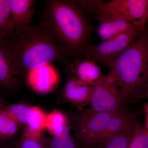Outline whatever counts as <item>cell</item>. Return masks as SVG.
<instances>
[{
  "mask_svg": "<svg viewBox=\"0 0 148 148\" xmlns=\"http://www.w3.org/2000/svg\"><path fill=\"white\" fill-rule=\"evenodd\" d=\"M10 36L11 18L8 0H0V39L6 40Z\"/></svg>",
  "mask_w": 148,
  "mask_h": 148,
  "instance_id": "obj_20",
  "label": "cell"
},
{
  "mask_svg": "<svg viewBox=\"0 0 148 148\" xmlns=\"http://www.w3.org/2000/svg\"><path fill=\"white\" fill-rule=\"evenodd\" d=\"M26 76L33 90L42 94L53 90L58 80L57 73L46 65L33 70Z\"/></svg>",
  "mask_w": 148,
  "mask_h": 148,
  "instance_id": "obj_12",
  "label": "cell"
},
{
  "mask_svg": "<svg viewBox=\"0 0 148 148\" xmlns=\"http://www.w3.org/2000/svg\"><path fill=\"white\" fill-rule=\"evenodd\" d=\"M18 77L16 75L5 40L0 39V86L12 89L17 86Z\"/></svg>",
  "mask_w": 148,
  "mask_h": 148,
  "instance_id": "obj_13",
  "label": "cell"
},
{
  "mask_svg": "<svg viewBox=\"0 0 148 148\" xmlns=\"http://www.w3.org/2000/svg\"><path fill=\"white\" fill-rule=\"evenodd\" d=\"M127 148H148V135L138 120L135 123Z\"/></svg>",
  "mask_w": 148,
  "mask_h": 148,
  "instance_id": "obj_22",
  "label": "cell"
},
{
  "mask_svg": "<svg viewBox=\"0 0 148 148\" xmlns=\"http://www.w3.org/2000/svg\"><path fill=\"white\" fill-rule=\"evenodd\" d=\"M41 23L53 35L69 61L82 56L90 45L92 26L77 1H46Z\"/></svg>",
  "mask_w": 148,
  "mask_h": 148,
  "instance_id": "obj_1",
  "label": "cell"
},
{
  "mask_svg": "<svg viewBox=\"0 0 148 148\" xmlns=\"http://www.w3.org/2000/svg\"><path fill=\"white\" fill-rule=\"evenodd\" d=\"M86 6L90 13L96 11L104 12L131 21L142 32L145 30L148 17L147 0L87 1Z\"/></svg>",
  "mask_w": 148,
  "mask_h": 148,
  "instance_id": "obj_4",
  "label": "cell"
},
{
  "mask_svg": "<svg viewBox=\"0 0 148 148\" xmlns=\"http://www.w3.org/2000/svg\"><path fill=\"white\" fill-rule=\"evenodd\" d=\"M66 66L68 75H73L83 82L93 87L105 76L97 63L85 56L71 60Z\"/></svg>",
  "mask_w": 148,
  "mask_h": 148,
  "instance_id": "obj_9",
  "label": "cell"
},
{
  "mask_svg": "<svg viewBox=\"0 0 148 148\" xmlns=\"http://www.w3.org/2000/svg\"><path fill=\"white\" fill-rule=\"evenodd\" d=\"M12 145L13 148H48L40 138H35L24 132Z\"/></svg>",
  "mask_w": 148,
  "mask_h": 148,
  "instance_id": "obj_23",
  "label": "cell"
},
{
  "mask_svg": "<svg viewBox=\"0 0 148 148\" xmlns=\"http://www.w3.org/2000/svg\"><path fill=\"white\" fill-rule=\"evenodd\" d=\"M36 2L35 0H8L11 18L10 38L30 25Z\"/></svg>",
  "mask_w": 148,
  "mask_h": 148,
  "instance_id": "obj_11",
  "label": "cell"
},
{
  "mask_svg": "<svg viewBox=\"0 0 148 148\" xmlns=\"http://www.w3.org/2000/svg\"><path fill=\"white\" fill-rule=\"evenodd\" d=\"M145 32L146 34H147V36L148 37V32H146L145 31Z\"/></svg>",
  "mask_w": 148,
  "mask_h": 148,
  "instance_id": "obj_28",
  "label": "cell"
},
{
  "mask_svg": "<svg viewBox=\"0 0 148 148\" xmlns=\"http://www.w3.org/2000/svg\"><path fill=\"white\" fill-rule=\"evenodd\" d=\"M117 112H96L89 108L83 111L75 120L77 148H91L98 145L110 119Z\"/></svg>",
  "mask_w": 148,
  "mask_h": 148,
  "instance_id": "obj_5",
  "label": "cell"
},
{
  "mask_svg": "<svg viewBox=\"0 0 148 148\" xmlns=\"http://www.w3.org/2000/svg\"><path fill=\"white\" fill-rule=\"evenodd\" d=\"M94 13L98 19L97 34L101 42L137 27L131 21L104 12L96 11Z\"/></svg>",
  "mask_w": 148,
  "mask_h": 148,
  "instance_id": "obj_10",
  "label": "cell"
},
{
  "mask_svg": "<svg viewBox=\"0 0 148 148\" xmlns=\"http://www.w3.org/2000/svg\"><path fill=\"white\" fill-rule=\"evenodd\" d=\"M70 132V127L67 124L52 136L48 148H77L76 142L71 137Z\"/></svg>",
  "mask_w": 148,
  "mask_h": 148,
  "instance_id": "obj_19",
  "label": "cell"
},
{
  "mask_svg": "<svg viewBox=\"0 0 148 148\" xmlns=\"http://www.w3.org/2000/svg\"><path fill=\"white\" fill-rule=\"evenodd\" d=\"M143 99H148V86L146 88L145 90L143 92V97H142V100Z\"/></svg>",
  "mask_w": 148,
  "mask_h": 148,
  "instance_id": "obj_26",
  "label": "cell"
},
{
  "mask_svg": "<svg viewBox=\"0 0 148 148\" xmlns=\"http://www.w3.org/2000/svg\"><path fill=\"white\" fill-rule=\"evenodd\" d=\"M137 120L136 114H133L124 127L105 143L98 145V148H127Z\"/></svg>",
  "mask_w": 148,
  "mask_h": 148,
  "instance_id": "obj_14",
  "label": "cell"
},
{
  "mask_svg": "<svg viewBox=\"0 0 148 148\" xmlns=\"http://www.w3.org/2000/svg\"><path fill=\"white\" fill-rule=\"evenodd\" d=\"M147 5H148V17L147 19V24H146L145 30L146 32H148V0H147Z\"/></svg>",
  "mask_w": 148,
  "mask_h": 148,
  "instance_id": "obj_27",
  "label": "cell"
},
{
  "mask_svg": "<svg viewBox=\"0 0 148 148\" xmlns=\"http://www.w3.org/2000/svg\"><path fill=\"white\" fill-rule=\"evenodd\" d=\"M145 113V122L144 127L145 131L148 135V101L144 103L143 105Z\"/></svg>",
  "mask_w": 148,
  "mask_h": 148,
  "instance_id": "obj_24",
  "label": "cell"
},
{
  "mask_svg": "<svg viewBox=\"0 0 148 148\" xmlns=\"http://www.w3.org/2000/svg\"><path fill=\"white\" fill-rule=\"evenodd\" d=\"M90 110L96 112H117L126 108L120 90L106 75L94 87Z\"/></svg>",
  "mask_w": 148,
  "mask_h": 148,
  "instance_id": "obj_7",
  "label": "cell"
},
{
  "mask_svg": "<svg viewBox=\"0 0 148 148\" xmlns=\"http://www.w3.org/2000/svg\"><path fill=\"white\" fill-rule=\"evenodd\" d=\"M106 76L118 88L127 106L142 100L148 85V37L145 31L118 57Z\"/></svg>",
  "mask_w": 148,
  "mask_h": 148,
  "instance_id": "obj_3",
  "label": "cell"
},
{
  "mask_svg": "<svg viewBox=\"0 0 148 148\" xmlns=\"http://www.w3.org/2000/svg\"><path fill=\"white\" fill-rule=\"evenodd\" d=\"M67 124V118L61 111L56 110L47 115L45 128L52 136Z\"/></svg>",
  "mask_w": 148,
  "mask_h": 148,
  "instance_id": "obj_21",
  "label": "cell"
},
{
  "mask_svg": "<svg viewBox=\"0 0 148 148\" xmlns=\"http://www.w3.org/2000/svg\"><path fill=\"white\" fill-rule=\"evenodd\" d=\"M142 32L135 27L97 45H90L85 51L84 56L97 64L110 68L118 57L135 41Z\"/></svg>",
  "mask_w": 148,
  "mask_h": 148,
  "instance_id": "obj_6",
  "label": "cell"
},
{
  "mask_svg": "<svg viewBox=\"0 0 148 148\" xmlns=\"http://www.w3.org/2000/svg\"><path fill=\"white\" fill-rule=\"evenodd\" d=\"M47 115L39 108L35 107L30 122L23 132L33 137L40 138L41 134L45 128Z\"/></svg>",
  "mask_w": 148,
  "mask_h": 148,
  "instance_id": "obj_18",
  "label": "cell"
},
{
  "mask_svg": "<svg viewBox=\"0 0 148 148\" xmlns=\"http://www.w3.org/2000/svg\"><path fill=\"white\" fill-rule=\"evenodd\" d=\"M133 114L130 113L125 108L118 111L110 119L108 126L98 145L107 141L123 128L130 119Z\"/></svg>",
  "mask_w": 148,
  "mask_h": 148,
  "instance_id": "obj_15",
  "label": "cell"
},
{
  "mask_svg": "<svg viewBox=\"0 0 148 148\" xmlns=\"http://www.w3.org/2000/svg\"><path fill=\"white\" fill-rule=\"evenodd\" d=\"M14 69L18 77L56 61L67 65L53 35L41 22L29 25L5 40Z\"/></svg>",
  "mask_w": 148,
  "mask_h": 148,
  "instance_id": "obj_2",
  "label": "cell"
},
{
  "mask_svg": "<svg viewBox=\"0 0 148 148\" xmlns=\"http://www.w3.org/2000/svg\"><path fill=\"white\" fill-rule=\"evenodd\" d=\"M3 141L0 140V148H13L12 145L7 144Z\"/></svg>",
  "mask_w": 148,
  "mask_h": 148,
  "instance_id": "obj_25",
  "label": "cell"
},
{
  "mask_svg": "<svg viewBox=\"0 0 148 148\" xmlns=\"http://www.w3.org/2000/svg\"><path fill=\"white\" fill-rule=\"evenodd\" d=\"M34 107L21 103H14L3 106L4 108L21 126H27L29 124Z\"/></svg>",
  "mask_w": 148,
  "mask_h": 148,
  "instance_id": "obj_17",
  "label": "cell"
},
{
  "mask_svg": "<svg viewBox=\"0 0 148 148\" xmlns=\"http://www.w3.org/2000/svg\"><path fill=\"white\" fill-rule=\"evenodd\" d=\"M94 87L88 85L73 75L69 74L62 90V97L66 102L79 110L90 105Z\"/></svg>",
  "mask_w": 148,
  "mask_h": 148,
  "instance_id": "obj_8",
  "label": "cell"
},
{
  "mask_svg": "<svg viewBox=\"0 0 148 148\" xmlns=\"http://www.w3.org/2000/svg\"><path fill=\"white\" fill-rule=\"evenodd\" d=\"M20 125L4 108L0 107V140H9L17 134Z\"/></svg>",
  "mask_w": 148,
  "mask_h": 148,
  "instance_id": "obj_16",
  "label": "cell"
}]
</instances>
